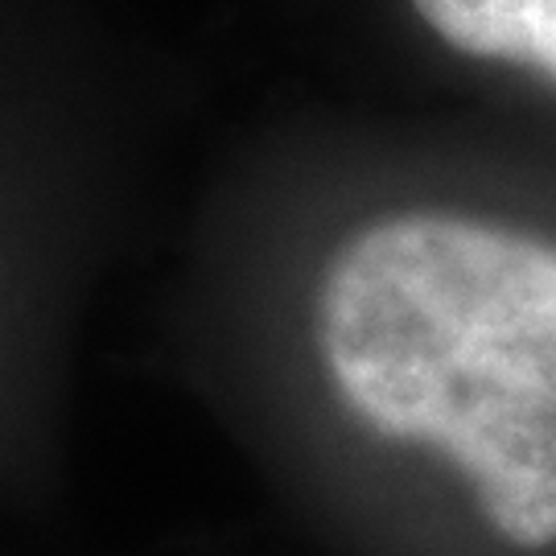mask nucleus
Wrapping results in <instances>:
<instances>
[{
    "label": "nucleus",
    "mask_w": 556,
    "mask_h": 556,
    "mask_svg": "<svg viewBox=\"0 0 556 556\" xmlns=\"http://www.w3.org/2000/svg\"><path fill=\"white\" fill-rule=\"evenodd\" d=\"M425 25L470 59L528 62V0H413Z\"/></svg>",
    "instance_id": "f03ea898"
},
{
    "label": "nucleus",
    "mask_w": 556,
    "mask_h": 556,
    "mask_svg": "<svg viewBox=\"0 0 556 556\" xmlns=\"http://www.w3.org/2000/svg\"><path fill=\"white\" fill-rule=\"evenodd\" d=\"M318 355L367 429L441 450L486 523L556 540V243L408 211L338 248L318 289Z\"/></svg>",
    "instance_id": "f257e3e1"
},
{
    "label": "nucleus",
    "mask_w": 556,
    "mask_h": 556,
    "mask_svg": "<svg viewBox=\"0 0 556 556\" xmlns=\"http://www.w3.org/2000/svg\"><path fill=\"white\" fill-rule=\"evenodd\" d=\"M523 34H528V62L556 79V0L523 4Z\"/></svg>",
    "instance_id": "7ed1b4c3"
}]
</instances>
